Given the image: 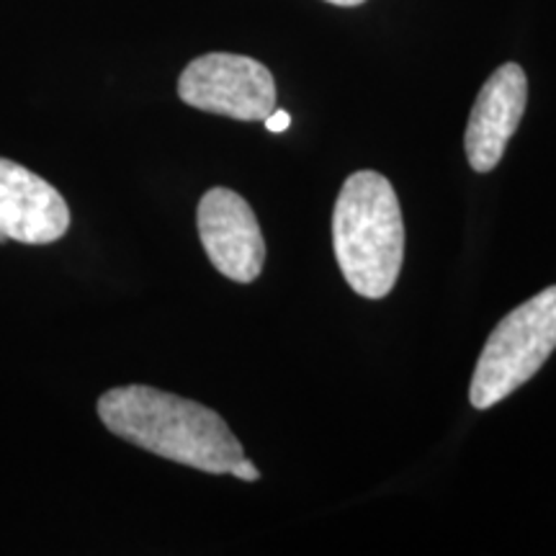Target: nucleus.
<instances>
[{"mask_svg": "<svg viewBox=\"0 0 556 556\" xmlns=\"http://www.w3.org/2000/svg\"><path fill=\"white\" fill-rule=\"evenodd\" d=\"M556 351V287L505 315L479 353L469 400L486 409L531 381Z\"/></svg>", "mask_w": 556, "mask_h": 556, "instance_id": "3", "label": "nucleus"}, {"mask_svg": "<svg viewBox=\"0 0 556 556\" xmlns=\"http://www.w3.org/2000/svg\"><path fill=\"white\" fill-rule=\"evenodd\" d=\"M332 5H343V9H351V5H361L366 3V0H328Z\"/></svg>", "mask_w": 556, "mask_h": 556, "instance_id": "10", "label": "nucleus"}, {"mask_svg": "<svg viewBox=\"0 0 556 556\" xmlns=\"http://www.w3.org/2000/svg\"><path fill=\"white\" fill-rule=\"evenodd\" d=\"M229 475L238 477V479H245V482H258V479H261V471L255 469V464H253V462H248L245 456H242L240 462L235 464L232 469H229Z\"/></svg>", "mask_w": 556, "mask_h": 556, "instance_id": "8", "label": "nucleus"}, {"mask_svg": "<svg viewBox=\"0 0 556 556\" xmlns=\"http://www.w3.org/2000/svg\"><path fill=\"white\" fill-rule=\"evenodd\" d=\"M199 238L212 266L238 283H253L266 263L258 217L240 193L212 189L199 201Z\"/></svg>", "mask_w": 556, "mask_h": 556, "instance_id": "5", "label": "nucleus"}, {"mask_svg": "<svg viewBox=\"0 0 556 556\" xmlns=\"http://www.w3.org/2000/svg\"><path fill=\"white\" fill-rule=\"evenodd\" d=\"M332 248L356 294L384 299L405 258V222L392 184L377 170L345 178L332 208Z\"/></svg>", "mask_w": 556, "mask_h": 556, "instance_id": "2", "label": "nucleus"}, {"mask_svg": "<svg viewBox=\"0 0 556 556\" xmlns=\"http://www.w3.org/2000/svg\"><path fill=\"white\" fill-rule=\"evenodd\" d=\"M99 417L124 441L206 475H229L245 456L225 417L152 387L109 389L99 400Z\"/></svg>", "mask_w": 556, "mask_h": 556, "instance_id": "1", "label": "nucleus"}, {"mask_svg": "<svg viewBox=\"0 0 556 556\" xmlns=\"http://www.w3.org/2000/svg\"><path fill=\"white\" fill-rule=\"evenodd\" d=\"M178 96L193 109L238 122H266L276 109L274 75L245 54L212 52L197 58L180 73Z\"/></svg>", "mask_w": 556, "mask_h": 556, "instance_id": "4", "label": "nucleus"}, {"mask_svg": "<svg viewBox=\"0 0 556 556\" xmlns=\"http://www.w3.org/2000/svg\"><path fill=\"white\" fill-rule=\"evenodd\" d=\"M291 127V116L289 111L283 109H274V114L266 116V129L274 131V135H281V131H287Z\"/></svg>", "mask_w": 556, "mask_h": 556, "instance_id": "9", "label": "nucleus"}, {"mask_svg": "<svg viewBox=\"0 0 556 556\" xmlns=\"http://www.w3.org/2000/svg\"><path fill=\"white\" fill-rule=\"evenodd\" d=\"M70 227V208L62 193L41 176L0 157V245L9 240L47 245Z\"/></svg>", "mask_w": 556, "mask_h": 556, "instance_id": "6", "label": "nucleus"}, {"mask_svg": "<svg viewBox=\"0 0 556 556\" xmlns=\"http://www.w3.org/2000/svg\"><path fill=\"white\" fill-rule=\"evenodd\" d=\"M526 101L528 78L516 62H507L486 78L471 109L467 137H464L471 170L490 173L497 168L507 142L523 119Z\"/></svg>", "mask_w": 556, "mask_h": 556, "instance_id": "7", "label": "nucleus"}]
</instances>
